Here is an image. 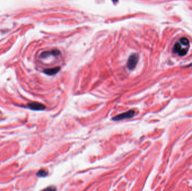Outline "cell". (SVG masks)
Here are the masks:
<instances>
[{
    "label": "cell",
    "mask_w": 192,
    "mask_h": 191,
    "mask_svg": "<svg viewBox=\"0 0 192 191\" xmlns=\"http://www.w3.org/2000/svg\"><path fill=\"white\" fill-rule=\"evenodd\" d=\"M134 115H135V112L133 110H130L128 112H125L124 113L116 115L115 117H113L112 119L113 121H120L122 119H128V118H130L133 117Z\"/></svg>",
    "instance_id": "7a4b0ae2"
},
{
    "label": "cell",
    "mask_w": 192,
    "mask_h": 191,
    "mask_svg": "<svg viewBox=\"0 0 192 191\" xmlns=\"http://www.w3.org/2000/svg\"><path fill=\"white\" fill-rule=\"evenodd\" d=\"M138 61V56L136 54H133L129 57L127 63L128 68L130 70L134 69Z\"/></svg>",
    "instance_id": "3957f363"
},
{
    "label": "cell",
    "mask_w": 192,
    "mask_h": 191,
    "mask_svg": "<svg viewBox=\"0 0 192 191\" xmlns=\"http://www.w3.org/2000/svg\"><path fill=\"white\" fill-rule=\"evenodd\" d=\"M189 47V41L187 38H181L175 43L173 48L174 52L179 56L185 55Z\"/></svg>",
    "instance_id": "6da1fadb"
},
{
    "label": "cell",
    "mask_w": 192,
    "mask_h": 191,
    "mask_svg": "<svg viewBox=\"0 0 192 191\" xmlns=\"http://www.w3.org/2000/svg\"><path fill=\"white\" fill-rule=\"evenodd\" d=\"M112 1H113V2H117L118 0H112Z\"/></svg>",
    "instance_id": "ba28073f"
},
{
    "label": "cell",
    "mask_w": 192,
    "mask_h": 191,
    "mask_svg": "<svg viewBox=\"0 0 192 191\" xmlns=\"http://www.w3.org/2000/svg\"><path fill=\"white\" fill-rule=\"evenodd\" d=\"M47 175V172L45 170L41 169L39 170L37 173V175L39 177H44Z\"/></svg>",
    "instance_id": "52a82bcc"
},
{
    "label": "cell",
    "mask_w": 192,
    "mask_h": 191,
    "mask_svg": "<svg viewBox=\"0 0 192 191\" xmlns=\"http://www.w3.org/2000/svg\"><path fill=\"white\" fill-rule=\"evenodd\" d=\"M27 106L31 109L35 110V111H42V110H44L46 108V106H44L43 104L37 102H33V103H29Z\"/></svg>",
    "instance_id": "277c9868"
},
{
    "label": "cell",
    "mask_w": 192,
    "mask_h": 191,
    "mask_svg": "<svg viewBox=\"0 0 192 191\" xmlns=\"http://www.w3.org/2000/svg\"><path fill=\"white\" fill-rule=\"evenodd\" d=\"M60 67H56L54 68H48L44 70V72L48 75H55L60 71Z\"/></svg>",
    "instance_id": "8992f818"
},
{
    "label": "cell",
    "mask_w": 192,
    "mask_h": 191,
    "mask_svg": "<svg viewBox=\"0 0 192 191\" xmlns=\"http://www.w3.org/2000/svg\"><path fill=\"white\" fill-rule=\"evenodd\" d=\"M60 51L57 50H52V51H45L42 52L41 55L40 57L43 59L47 58L48 57L50 56H56V55H60Z\"/></svg>",
    "instance_id": "5b68a950"
}]
</instances>
